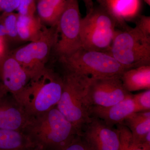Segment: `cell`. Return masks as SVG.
<instances>
[{"label": "cell", "instance_id": "cell-16", "mask_svg": "<svg viewBox=\"0 0 150 150\" xmlns=\"http://www.w3.org/2000/svg\"><path fill=\"white\" fill-rule=\"evenodd\" d=\"M121 124L130 130L135 144H142L146 135L150 132V111L134 112Z\"/></svg>", "mask_w": 150, "mask_h": 150}, {"label": "cell", "instance_id": "cell-17", "mask_svg": "<svg viewBox=\"0 0 150 150\" xmlns=\"http://www.w3.org/2000/svg\"><path fill=\"white\" fill-rule=\"evenodd\" d=\"M68 0H36V12L43 23L55 26Z\"/></svg>", "mask_w": 150, "mask_h": 150}, {"label": "cell", "instance_id": "cell-13", "mask_svg": "<svg viewBox=\"0 0 150 150\" xmlns=\"http://www.w3.org/2000/svg\"><path fill=\"white\" fill-rule=\"evenodd\" d=\"M91 117L100 119L108 126L114 127L121 124L127 117L136 112L132 94L116 104L108 107L91 106Z\"/></svg>", "mask_w": 150, "mask_h": 150}, {"label": "cell", "instance_id": "cell-2", "mask_svg": "<svg viewBox=\"0 0 150 150\" xmlns=\"http://www.w3.org/2000/svg\"><path fill=\"white\" fill-rule=\"evenodd\" d=\"M62 76L46 68L30 80L17 100L29 117L56 107L63 90Z\"/></svg>", "mask_w": 150, "mask_h": 150}, {"label": "cell", "instance_id": "cell-26", "mask_svg": "<svg viewBox=\"0 0 150 150\" xmlns=\"http://www.w3.org/2000/svg\"><path fill=\"white\" fill-rule=\"evenodd\" d=\"M10 50H9V44L5 39L0 38V63L4 59Z\"/></svg>", "mask_w": 150, "mask_h": 150}, {"label": "cell", "instance_id": "cell-8", "mask_svg": "<svg viewBox=\"0 0 150 150\" xmlns=\"http://www.w3.org/2000/svg\"><path fill=\"white\" fill-rule=\"evenodd\" d=\"M81 18L78 0H68L56 25L58 38L54 50L58 59L81 48Z\"/></svg>", "mask_w": 150, "mask_h": 150}, {"label": "cell", "instance_id": "cell-10", "mask_svg": "<svg viewBox=\"0 0 150 150\" xmlns=\"http://www.w3.org/2000/svg\"><path fill=\"white\" fill-rule=\"evenodd\" d=\"M81 137L92 150H118L119 132L100 119L91 117L82 130Z\"/></svg>", "mask_w": 150, "mask_h": 150}, {"label": "cell", "instance_id": "cell-22", "mask_svg": "<svg viewBox=\"0 0 150 150\" xmlns=\"http://www.w3.org/2000/svg\"><path fill=\"white\" fill-rule=\"evenodd\" d=\"M18 14L25 16H34L36 12V0H21L16 10Z\"/></svg>", "mask_w": 150, "mask_h": 150}, {"label": "cell", "instance_id": "cell-18", "mask_svg": "<svg viewBox=\"0 0 150 150\" xmlns=\"http://www.w3.org/2000/svg\"><path fill=\"white\" fill-rule=\"evenodd\" d=\"M35 147L23 131L0 129V150L24 149Z\"/></svg>", "mask_w": 150, "mask_h": 150}, {"label": "cell", "instance_id": "cell-3", "mask_svg": "<svg viewBox=\"0 0 150 150\" xmlns=\"http://www.w3.org/2000/svg\"><path fill=\"white\" fill-rule=\"evenodd\" d=\"M63 90L56 107L79 132L91 119L87 88L91 78L64 71Z\"/></svg>", "mask_w": 150, "mask_h": 150}, {"label": "cell", "instance_id": "cell-32", "mask_svg": "<svg viewBox=\"0 0 150 150\" xmlns=\"http://www.w3.org/2000/svg\"><path fill=\"white\" fill-rule=\"evenodd\" d=\"M1 1H2V0H0V14L1 13Z\"/></svg>", "mask_w": 150, "mask_h": 150}, {"label": "cell", "instance_id": "cell-27", "mask_svg": "<svg viewBox=\"0 0 150 150\" xmlns=\"http://www.w3.org/2000/svg\"><path fill=\"white\" fill-rule=\"evenodd\" d=\"M0 38L5 39L8 43L6 30L5 26L4 24L2 17L1 14H0Z\"/></svg>", "mask_w": 150, "mask_h": 150}, {"label": "cell", "instance_id": "cell-28", "mask_svg": "<svg viewBox=\"0 0 150 150\" xmlns=\"http://www.w3.org/2000/svg\"><path fill=\"white\" fill-rule=\"evenodd\" d=\"M100 4V5L103 6L110 9L113 0H97Z\"/></svg>", "mask_w": 150, "mask_h": 150}, {"label": "cell", "instance_id": "cell-24", "mask_svg": "<svg viewBox=\"0 0 150 150\" xmlns=\"http://www.w3.org/2000/svg\"><path fill=\"white\" fill-rule=\"evenodd\" d=\"M144 35L150 37V16L142 15L137 20L136 26Z\"/></svg>", "mask_w": 150, "mask_h": 150}, {"label": "cell", "instance_id": "cell-29", "mask_svg": "<svg viewBox=\"0 0 150 150\" xmlns=\"http://www.w3.org/2000/svg\"><path fill=\"white\" fill-rule=\"evenodd\" d=\"M83 1L85 5L87 13L88 12L93 8V0H83Z\"/></svg>", "mask_w": 150, "mask_h": 150}, {"label": "cell", "instance_id": "cell-14", "mask_svg": "<svg viewBox=\"0 0 150 150\" xmlns=\"http://www.w3.org/2000/svg\"><path fill=\"white\" fill-rule=\"evenodd\" d=\"M121 79L124 88L130 93L150 89V65L126 70Z\"/></svg>", "mask_w": 150, "mask_h": 150}, {"label": "cell", "instance_id": "cell-19", "mask_svg": "<svg viewBox=\"0 0 150 150\" xmlns=\"http://www.w3.org/2000/svg\"><path fill=\"white\" fill-rule=\"evenodd\" d=\"M119 132L120 146L118 150H146V148L142 144H135L133 142L132 134L126 126L122 124L116 125Z\"/></svg>", "mask_w": 150, "mask_h": 150}, {"label": "cell", "instance_id": "cell-31", "mask_svg": "<svg viewBox=\"0 0 150 150\" xmlns=\"http://www.w3.org/2000/svg\"><path fill=\"white\" fill-rule=\"evenodd\" d=\"M149 6H150V0H142Z\"/></svg>", "mask_w": 150, "mask_h": 150}, {"label": "cell", "instance_id": "cell-11", "mask_svg": "<svg viewBox=\"0 0 150 150\" xmlns=\"http://www.w3.org/2000/svg\"><path fill=\"white\" fill-rule=\"evenodd\" d=\"M32 79L11 54L10 51L0 63V83L4 93L18 98Z\"/></svg>", "mask_w": 150, "mask_h": 150}, {"label": "cell", "instance_id": "cell-12", "mask_svg": "<svg viewBox=\"0 0 150 150\" xmlns=\"http://www.w3.org/2000/svg\"><path fill=\"white\" fill-rule=\"evenodd\" d=\"M29 117L11 94H0V129L23 131Z\"/></svg>", "mask_w": 150, "mask_h": 150}, {"label": "cell", "instance_id": "cell-33", "mask_svg": "<svg viewBox=\"0 0 150 150\" xmlns=\"http://www.w3.org/2000/svg\"><path fill=\"white\" fill-rule=\"evenodd\" d=\"M146 150H150V148H149V149H147Z\"/></svg>", "mask_w": 150, "mask_h": 150}, {"label": "cell", "instance_id": "cell-4", "mask_svg": "<svg viewBox=\"0 0 150 150\" xmlns=\"http://www.w3.org/2000/svg\"><path fill=\"white\" fill-rule=\"evenodd\" d=\"M58 60L64 71L91 78L121 76L128 70L108 53L82 47L69 56Z\"/></svg>", "mask_w": 150, "mask_h": 150}, {"label": "cell", "instance_id": "cell-7", "mask_svg": "<svg viewBox=\"0 0 150 150\" xmlns=\"http://www.w3.org/2000/svg\"><path fill=\"white\" fill-rule=\"evenodd\" d=\"M57 38L56 25L45 27L38 40L10 51V53L32 78L46 69V63Z\"/></svg>", "mask_w": 150, "mask_h": 150}, {"label": "cell", "instance_id": "cell-30", "mask_svg": "<svg viewBox=\"0 0 150 150\" xmlns=\"http://www.w3.org/2000/svg\"><path fill=\"white\" fill-rule=\"evenodd\" d=\"M15 150H44L43 149H41L38 147H35L30 148V149H19Z\"/></svg>", "mask_w": 150, "mask_h": 150}, {"label": "cell", "instance_id": "cell-1", "mask_svg": "<svg viewBox=\"0 0 150 150\" xmlns=\"http://www.w3.org/2000/svg\"><path fill=\"white\" fill-rule=\"evenodd\" d=\"M23 132L44 150H63L81 135L56 107L29 117Z\"/></svg>", "mask_w": 150, "mask_h": 150}, {"label": "cell", "instance_id": "cell-9", "mask_svg": "<svg viewBox=\"0 0 150 150\" xmlns=\"http://www.w3.org/2000/svg\"><path fill=\"white\" fill-rule=\"evenodd\" d=\"M123 87L121 76L91 78L87 88L91 106L108 107L131 95Z\"/></svg>", "mask_w": 150, "mask_h": 150}, {"label": "cell", "instance_id": "cell-25", "mask_svg": "<svg viewBox=\"0 0 150 150\" xmlns=\"http://www.w3.org/2000/svg\"><path fill=\"white\" fill-rule=\"evenodd\" d=\"M21 0H2L1 4V13L14 12L16 10Z\"/></svg>", "mask_w": 150, "mask_h": 150}, {"label": "cell", "instance_id": "cell-6", "mask_svg": "<svg viewBox=\"0 0 150 150\" xmlns=\"http://www.w3.org/2000/svg\"><path fill=\"white\" fill-rule=\"evenodd\" d=\"M110 54L128 69L150 65V37L139 28H126L116 30L110 50Z\"/></svg>", "mask_w": 150, "mask_h": 150}, {"label": "cell", "instance_id": "cell-23", "mask_svg": "<svg viewBox=\"0 0 150 150\" xmlns=\"http://www.w3.org/2000/svg\"><path fill=\"white\" fill-rule=\"evenodd\" d=\"M63 150H92L81 136H78Z\"/></svg>", "mask_w": 150, "mask_h": 150}, {"label": "cell", "instance_id": "cell-5", "mask_svg": "<svg viewBox=\"0 0 150 150\" xmlns=\"http://www.w3.org/2000/svg\"><path fill=\"white\" fill-rule=\"evenodd\" d=\"M118 21L109 9L101 5L94 6L81 20L82 48L107 53L112 44Z\"/></svg>", "mask_w": 150, "mask_h": 150}, {"label": "cell", "instance_id": "cell-21", "mask_svg": "<svg viewBox=\"0 0 150 150\" xmlns=\"http://www.w3.org/2000/svg\"><path fill=\"white\" fill-rule=\"evenodd\" d=\"M132 97L136 105V112L150 111V89L132 95Z\"/></svg>", "mask_w": 150, "mask_h": 150}, {"label": "cell", "instance_id": "cell-15", "mask_svg": "<svg viewBox=\"0 0 150 150\" xmlns=\"http://www.w3.org/2000/svg\"><path fill=\"white\" fill-rule=\"evenodd\" d=\"M45 27L38 16L18 14L17 31L20 41L30 42L38 40L43 34Z\"/></svg>", "mask_w": 150, "mask_h": 150}, {"label": "cell", "instance_id": "cell-20", "mask_svg": "<svg viewBox=\"0 0 150 150\" xmlns=\"http://www.w3.org/2000/svg\"><path fill=\"white\" fill-rule=\"evenodd\" d=\"M5 26L9 44L11 42L20 41L17 31L18 13L14 12L1 13Z\"/></svg>", "mask_w": 150, "mask_h": 150}]
</instances>
